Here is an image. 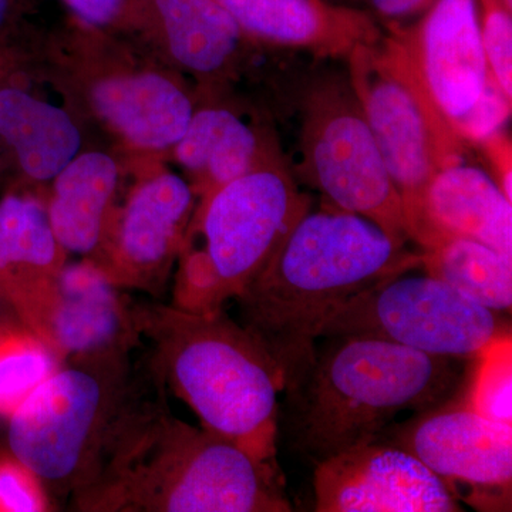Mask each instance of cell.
Instances as JSON below:
<instances>
[{"label":"cell","mask_w":512,"mask_h":512,"mask_svg":"<svg viewBox=\"0 0 512 512\" xmlns=\"http://www.w3.org/2000/svg\"><path fill=\"white\" fill-rule=\"evenodd\" d=\"M284 390L279 430L313 466L372 443L400 414L456 399L470 359L429 355L362 336H332Z\"/></svg>","instance_id":"cell-2"},{"label":"cell","mask_w":512,"mask_h":512,"mask_svg":"<svg viewBox=\"0 0 512 512\" xmlns=\"http://www.w3.org/2000/svg\"><path fill=\"white\" fill-rule=\"evenodd\" d=\"M151 9L154 49L198 94L242 96L286 53L256 42L214 0H151Z\"/></svg>","instance_id":"cell-13"},{"label":"cell","mask_w":512,"mask_h":512,"mask_svg":"<svg viewBox=\"0 0 512 512\" xmlns=\"http://www.w3.org/2000/svg\"><path fill=\"white\" fill-rule=\"evenodd\" d=\"M20 62H23V60L18 59V57L0 56V82L10 70L18 69Z\"/></svg>","instance_id":"cell-32"},{"label":"cell","mask_w":512,"mask_h":512,"mask_svg":"<svg viewBox=\"0 0 512 512\" xmlns=\"http://www.w3.org/2000/svg\"><path fill=\"white\" fill-rule=\"evenodd\" d=\"M312 210L291 167L242 175L198 198L175 274L174 306L218 313L265 268Z\"/></svg>","instance_id":"cell-7"},{"label":"cell","mask_w":512,"mask_h":512,"mask_svg":"<svg viewBox=\"0 0 512 512\" xmlns=\"http://www.w3.org/2000/svg\"><path fill=\"white\" fill-rule=\"evenodd\" d=\"M329 2L338 3V5L357 6L359 0H329Z\"/></svg>","instance_id":"cell-34"},{"label":"cell","mask_w":512,"mask_h":512,"mask_svg":"<svg viewBox=\"0 0 512 512\" xmlns=\"http://www.w3.org/2000/svg\"><path fill=\"white\" fill-rule=\"evenodd\" d=\"M0 138L32 183H52L83 151L72 107L57 106L16 82H0Z\"/></svg>","instance_id":"cell-22"},{"label":"cell","mask_w":512,"mask_h":512,"mask_svg":"<svg viewBox=\"0 0 512 512\" xmlns=\"http://www.w3.org/2000/svg\"><path fill=\"white\" fill-rule=\"evenodd\" d=\"M508 9L512 10V0H501Z\"/></svg>","instance_id":"cell-35"},{"label":"cell","mask_w":512,"mask_h":512,"mask_svg":"<svg viewBox=\"0 0 512 512\" xmlns=\"http://www.w3.org/2000/svg\"><path fill=\"white\" fill-rule=\"evenodd\" d=\"M141 336L161 382L197 414L204 429L276 463L281 376L247 329L224 311L194 313L137 303Z\"/></svg>","instance_id":"cell-6"},{"label":"cell","mask_w":512,"mask_h":512,"mask_svg":"<svg viewBox=\"0 0 512 512\" xmlns=\"http://www.w3.org/2000/svg\"><path fill=\"white\" fill-rule=\"evenodd\" d=\"M37 60L59 93L134 165L168 160L197 104L194 84L153 46L73 15L49 29Z\"/></svg>","instance_id":"cell-4"},{"label":"cell","mask_w":512,"mask_h":512,"mask_svg":"<svg viewBox=\"0 0 512 512\" xmlns=\"http://www.w3.org/2000/svg\"><path fill=\"white\" fill-rule=\"evenodd\" d=\"M346 63L350 87L402 198L410 239L427 185L444 168L466 163L473 147L441 113L396 33L383 29L376 42L353 47Z\"/></svg>","instance_id":"cell-8"},{"label":"cell","mask_w":512,"mask_h":512,"mask_svg":"<svg viewBox=\"0 0 512 512\" xmlns=\"http://www.w3.org/2000/svg\"><path fill=\"white\" fill-rule=\"evenodd\" d=\"M197 198L242 175L288 168L271 120L247 97L198 94L194 113L171 150Z\"/></svg>","instance_id":"cell-16"},{"label":"cell","mask_w":512,"mask_h":512,"mask_svg":"<svg viewBox=\"0 0 512 512\" xmlns=\"http://www.w3.org/2000/svg\"><path fill=\"white\" fill-rule=\"evenodd\" d=\"M367 12L383 29L406 28L426 15L437 0H365Z\"/></svg>","instance_id":"cell-30"},{"label":"cell","mask_w":512,"mask_h":512,"mask_svg":"<svg viewBox=\"0 0 512 512\" xmlns=\"http://www.w3.org/2000/svg\"><path fill=\"white\" fill-rule=\"evenodd\" d=\"M70 15L113 35L153 46L151 0H63Z\"/></svg>","instance_id":"cell-26"},{"label":"cell","mask_w":512,"mask_h":512,"mask_svg":"<svg viewBox=\"0 0 512 512\" xmlns=\"http://www.w3.org/2000/svg\"><path fill=\"white\" fill-rule=\"evenodd\" d=\"M67 259L46 200L26 191L8 192L0 200V293L23 326L42 340Z\"/></svg>","instance_id":"cell-18"},{"label":"cell","mask_w":512,"mask_h":512,"mask_svg":"<svg viewBox=\"0 0 512 512\" xmlns=\"http://www.w3.org/2000/svg\"><path fill=\"white\" fill-rule=\"evenodd\" d=\"M6 308H10L9 303L6 302V299L3 298L2 293H0V330L5 329L6 326L10 325V323L3 322V312H5Z\"/></svg>","instance_id":"cell-33"},{"label":"cell","mask_w":512,"mask_h":512,"mask_svg":"<svg viewBox=\"0 0 512 512\" xmlns=\"http://www.w3.org/2000/svg\"><path fill=\"white\" fill-rule=\"evenodd\" d=\"M386 30L402 39L427 92L463 138L500 90L488 72L477 0H437L413 25Z\"/></svg>","instance_id":"cell-14"},{"label":"cell","mask_w":512,"mask_h":512,"mask_svg":"<svg viewBox=\"0 0 512 512\" xmlns=\"http://www.w3.org/2000/svg\"><path fill=\"white\" fill-rule=\"evenodd\" d=\"M420 265V252L375 222L333 207L311 210L235 298L242 326L271 357L286 390L311 363L339 306Z\"/></svg>","instance_id":"cell-1"},{"label":"cell","mask_w":512,"mask_h":512,"mask_svg":"<svg viewBox=\"0 0 512 512\" xmlns=\"http://www.w3.org/2000/svg\"><path fill=\"white\" fill-rule=\"evenodd\" d=\"M498 313L434 276L402 274L339 306L322 338L362 336L434 356L476 359L504 335Z\"/></svg>","instance_id":"cell-10"},{"label":"cell","mask_w":512,"mask_h":512,"mask_svg":"<svg viewBox=\"0 0 512 512\" xmlns=\"http://www.w3.org/2000/svg\"><path fill=\"white\" fill-rule=\"evenodd\" d=\"M464 402L487 419L512 424V342L510 332L476 357Z\"/></svg>","instance_id":"cell-25"},{"label":"cell","mask_w":512,"mask_h":512,"mask_svg":"<svg viewBox=\"0 0 512 512\" xmlns=\"http://www.w3.org/2000/svg\"><path fill=\"white\" fill-rule=\"evenodd\" d=\"M299 94V173L329 207L365 217L407 244L402 198L348 77H313Z\"/></svg>","instance_id":"cell-9"},{"label":"cell","mask_w":512,"mask_h":512,"mask_svg":"<svg viewBox=\"0 0 512 512\" xmlns=\"http://www.w3.org/2000/svg\"><path fill=\"white\" fill-rule=\"evenodd\" d=\"M130 355L63 360L10 414V456L47 497L72 498L89 487L128 427L163 396L151 363L141 372Z\"/></svg>","instance_id":"cell-5"},{"label":"cell","mask_w":512,"mask_h":512,"mask_svg":"<svg viewBox=\"0 0 512 512\" xmlns=\"http://www.w3.org/2000/svg\"><path fill=\"white\" fill-rule=\"evenodd\" d=\"M123 165L116 154L80 151L52 180L46 208L67 254L92 258L120 200Z\"/></svg>","instance_id":"cell-21"},{"label":"cell","mask_w":512,"mask_h":512,"mask_svg":"<svg viewBox=\"0 0 512 512\" xmlns=\"http://www.w3.org/2000/svg\"><path fill=\"white\" fill-rule=\"evenodd\" d=\"M376 440L404 448L454 497L485 511L511 510L512 424L481 416L461 400L413 414Z\"/></svg>","instance_id":"cell-12"},{"label":"cell","mask_w":512,"mask_h":512,"mask_svg":"<svg viewBox=\"0 0 512 512\" xmlns=\"http://www.w3.org/2000/svg\"><path fill=\"white\" fill-rule=\"evenodd\" d=\"M446 237L476 239L512 256V201L481 168L453 165L427 185L410 241L423 249Z\"/></svg>","instance_id":"cell-20"},{"label":"cell","mask_w":512,"mask_h":512,"mask_svg":"<svg viewBox=\"0 0 512 512\" xmlns=\"http://www.w3.org/2000/svg\"><path fill=\"white\" fill-rule=\"evenodd\" d=\"M60 363L59 356L25 326L0 330V417L9 419Z\"/></svg>","instance_id":"cell-24"},{"label":"cell","mask_w":512,"mask_h":512,"mask_svg":"<svg viewBox=\"0 0 512 512\" xmlns=\"http://www.w3.org/2000/svg\"><path fill=\"white\" fill-rule=\"evenodd\" d=\"M141 336L137 303L90 259L67 262L43 342L59 359L130 355Z\"/></svg>","instance_id":"cell-17"},{"label":"cell","mask_w":512,"mask_h":512,"mask_svg":"<svg viewBox=\"0 0 512 512\" xmlns=\"http://www.w3.org/2000/svg\"><path fill=\"white\" fill-rule=\"evenodd\" d=\"M50 510V498L35 474L16 458L0 460V512Z\"/></svg>","instance_id":"cell-29"},{"label":"cell","mask_w":512,"mask_h":512,"mask_svg":"<svg viewBox=\"0 0 512 512\" xmlns=\"http://www.w3.org/2000/svg\"><path fill=\"white\" fill-rule=\"evenodd\" d=\"M37 0H0V56L36 59L50 28L32 22Z\"/></svg>","instance_id":"cell-28"},{"label":"cell","mask_w":512,"mask_h":512,"mask_svg":"<svg viewBox=\"0 0 512 512\" xmlns=\"http://www.w3.org/2000/svg\"><path fill=\"white\" fill-rule=\"evenodd\" d=\"M481 43L491 79L512 101V10L501 0H477Z\"/></svg>","instance_id":"cell-27"},{"label":"cell","mask_w":512,"mask_h":512,"mask_svg":"<svg viewBox=\"0 0 512 512\" xmlns=\"http://www.w3.org/2000/svg\"><path fill=\"white\" fill-rule=\"evenodd\" d=\"M133 173L89 259L124 291L158 295L177 265L198 198L183 175L160 163L133 165Z\"/></svg>","instance_id":"cell-11"},{"label":"cell","mask_w":512,"mask_h":512,"mask_svg":"<svg viewBox=\"0 0 512 512\" xmlns=\"http://www.w3.org/2000/svg\"><path fill=\"white\" fill-rule=\"evenodd\" d=\"M485 157L493 167L494 180L504 192L505 197L512 201V148L510 137L504 130L484 140L480 146Z\"/></svg>","instance_id":"cell-31"},{"label":"cell","mask_w":512,"mask_h":512,"mask_svg":"<svg viewBox=\"0 0 512 512\" xmlns=\"http://www.w3.org/2000/svg\"><path fill=\"white\" fill-rule=\"evenodd\" d=\"M427 275L453 286L495 313L512 306V256L476 239L446 237L421 249Z\"/></svg>","instance_id":"cell-23"},{"label":"cell","mask_w":512,"mask_h":512,"mask_svg":"<svg viewBox=\"0 0 512 512\" xmlns=\"http://www.w3.org/2000/svg\"><path fill=\"white\" fill-rule=\"evenodd\" d=\"M316 512H458L454 494L412 453L375 440L315 464Z\"/></svg>","instance_id":"cell-15"},{"label":"cell","mask_w":512,"mask_h":512,"mask_svg":"<svg viewBox=\"0 0 512 512\" xmlns=\"http://www.w3.org/2000/svg\"><path fill=\"white\" fill-rule=\"evenodd\" d=\"M256 42L313 59H346L376 42L382 26L367 10L329 0H214Z\"/></svg>","instance_id":"cell-19"},{"label":"cell","mask_w":512,"mask_h":512,"mask_svg":"<svg viewBox=\"0 0 512 512\" xmlns=\"http://www.w3.org/2000/svg\"><path fill=\"white\" fill-rule=\"evenodd\" d=\"M84 512H289L278 464L177 419L164 397L123 434L89 487L70 498Z\"/></svg>","instance_id":"cell-3"}]
</instances>
